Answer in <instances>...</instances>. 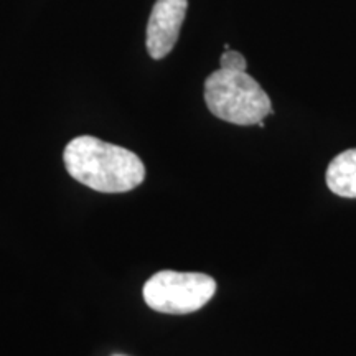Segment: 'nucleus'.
I'll list each match as a JSON object with an SVG mask.
<instances>
[{"label":"nucleus","mask_w":356,"mask_h":356,"mask_svg":"<svg viewBox=\"0 0 356 356\" xmlns=\"http://www.w3.org/2000/svg\"><path fill=\"white\" fill-rule=\"evenodd\" d=\"M63 162L74 180L101 193H126L145 180V165L139 155L92 136L71 140Z\"/></svg>","instance_id":"obj_1"},{"label":"nucleus","mask_w":356,"mask_h":356,"mask_svg":"<svg viewBox=\"0 0 356 356\" xmlns=\"http://www.w3.org/2000/svg\"><path fill=\"white\" fill-rule=\"evenodd\" d=\"M204 102L213 115L236 126H259L273 102L246 71L220 68L204 81Z\"/></svg>","instance_id":"obj_2"},{"label":"nucleus","mask_w":356,"mask_h":356,"mask_svg":"<svg viewBox=\"0 0 356 356\" xmlns=\"http://www.w3.org/2000/svg\"><path fill=\"white\" fill-rule=\"evenodd\" d=\"M216 282L211 275L202 273L160 270L145 282L144 300L160 314H193L213 299Z\"/></svg>","instance_id":"obj_3"},{"label":"nucleus","mask_w":356,"mask_h":356,"mask_svg":"<svg viewBox=\"0 0 356 356\" xmlns=\"http://www.w3.org/2000/svg\"><path fill=\"white\" fill-rule=\"evenodd\" d=\"M188 0H157L147 24V51L162 60L175 47L184 25Z\"/></svg>","instance_id":"obj_4"},{"label":"nucleus","mask_w":356,"mask_h":356,"mask_svg":"<svg viewBox=\"0 0 356 356\" xmlns=\"http://www.w3.org/2000/svg\"><path fill=\"white\" fill-rule=\"evenodd\" d=\"M325 180L338 197L356 198V149L338 154L328 163Z\"/></svg>","instance_id":"obj_5"},{"label":"nucleus","mask_w":356,"mask_h":356,"mask_svg":"<svg viewBox=\"0 0 356 356\" xmlns=\"http://www.w3.org/2000/svg\"><path fill=\"white\" fill-rule=\"evenodd\" d=\"M220 68L233 70V71H246L248 61H246V58H244L239 51L226 50L221 55Z\"/></svg>","instance_id":"obj_6"}]
</instances>
